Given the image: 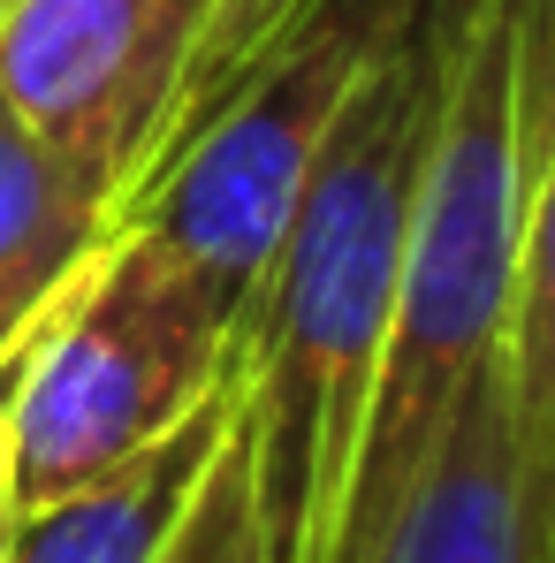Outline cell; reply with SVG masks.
<instances>
[{"mask_svg":"<svg viewBox=\"0 0 555 563\" xmlns=\"http://www.w3.org/2000/svg\"><path fill=\"white\" fill-rule=\"evenodd\" d=\"M449 62L457 54H442L426 31H396L373 46L244 312V442L275 563L335 556Z\"/></svg>","mask_w":555,"mask_h":563,"instance_id":"obj_1","label":"cell"},{"mask_svg":"<svg viewBox=\"0 0 555 563\" xmlns=\"http://www.w3.org/2000/svg\"><path fill=\"white\" fill-rule=\"evenodd\" d=\"M525 221V114H518V38L487 8L457 38L434 145L411 198L403 275L388 312V351L358 434L351 503L328 563H380L419 472L434 465L471 380L502 366V320Z\"/></svg>","mask_w":555,"mask_h":563,"instance_id":"obj_2","label":"cell"},{"mask_svg":"<svg viewBox=\"0 0 555 563\" xmlns=\"http://www.w3.org/2000/svg\"><path fill=\"white\" fill-rule=\"evenodd\" d=\"M244 351L221 289L145 229H114L0 374L15 510L62 503L198 419Z\"/></svg>","mask_w":555,"mask_h":563,"instance_id":"obj_3","label":"cell"},{"mask_svg":"<svg viewBox=\"0 0 555 563\" xmlns=\"http://www.w3.org/2000/svg\"><path fill=\"white\" fill-rule=\"evenodd\" d=\"M373 46H380V31L335 15V8L297 15L168 145V161L145 176V190L122 213L130 229L160 236L176 260H190L236 320L252 312L259 282L275 267Z\"/></svg>","mask_w":555,"mask_h":563,"instance_id":"obj_4","label":"cell"},{"mask_svg":"<svg viewBox=\"0 0 555 563\" xmlns=\"http://www.w3.org/2000/svg\"><path fill=\"white\" fill-rule=\"evenodd\" d=\"M221 0H0V99L114 206L198 107Z\"/></svg>","mask_w":555,"mask_h":563,"instance_id":"obj_5","label":"cell"},{"mask_svg":"<svg viewBox=\"0 0 555 563\" xmlns=\"http://www.w3.org/2000/svg\"><path fill=\"white\" fill-rule=\"evenodd\" d=\"M236 404H244V374L229 380L198 419H184L176 434H160L153 450H137L130 465H114L107 479L62 495V503L15 510L0 563H153L168 549L176 518H184L198 472L213 465Z\"/></svg>","mask_w":555,"mask_h":563,"instance_id":"obj_6","label":"cell"},{"mask_svg":"<svg viewBox=\"0 0 555 563\" xmlns=\"http://www.w3.org/2000/svg\"><path fill=\"white\" fill-rule=\"evenodd\" d=\"M114 229V206L0 99V374Z\"/></svg>","mask_w":555,"mask_h":563,"instance_id":"obj_7","label":"cell"},{"mask_svg":"<svg viewBox=\"0 0 555 563\" xmlns=\"http://www.w3.org/2000/svg\"><path fill=\"white\" fill-rule=\"evenodd\" d=\"M502 419L525 563H555V130L525 153V221L502 320Z\"/></svg>","mask_w":555,"mask_h":563,"instance_id":"obj_8","label":"cell"},{"mask_svg":"<svg viewBox=\"0 0 555 563\" xmlns=\"http://www.w3.org/2000/svg\"><path fill=\"white\" fill-rule=\"evenodd\" d=\"M380 563H525L518 526V465L502 419V366L471 380L434 465L419 472Z\"/></svg>","mask_w":555,"mask_h":563,"instance_id":"obj_9","label":"cell"},{"mask_svg":"<svg viewBox=\"0 0 555 563\" xmlns=\"http://www.w3.org/2000/svg\"><path fill=\"white\" fill-rule=\"evenodd\" d=\"M312 8H335L351 23H366L380 38L396 31H426L442 54H457V38L502 8L510 15V38H518V114H525V153L555 130V0H312ZM304 8V15H312Z\"/></svg>","mask_w":555,"mask_h":563,"instance_id":"obj_10","label":"cell"},{"mask_svg":"<svg viewBox=\"0 0 555 563\" xmlns=\"http://www.w3.org/2000/svg\"><path fill=\"white\" fill-rule=\"evenodd\" d=\"M153 563H275V533H267L259 479H252V442H244V404H236L213 465L198 472L184 518Z\"/></svg>","mask_w":555,"mask_h":563,"instance_id":"obj_11","label":"cell"},{"mask_svg":"<svg viewBox=\"0 0 555 563\" xmlns=\"http://www.w3.org/2000/svg\"><path fill=\"white\" fill-rule=\"evenodd\" d=\"M304 8H312V0H221V15H213V46H206V69H198V107H190V122L229 92V85L275 46ZM190 122H184V130H190Z\"/></svg>","mask_w":555,"mask_h":563,"instance_id":"obj_12","label":"cell"},{"mask_svg":"<svg viewBox=\"0 0 555 563\" xmlns=\"http://www.w3.org/2000/svg\"><path fill=\"white\" fill-rule=\"evenodd\" d=\"M15 518V479H8V411H0V526Z\"/></svg>","mask_w":555,"mask_h":563,"instance_id":"obj_13","label":"cell"},{"mask_svg":"<svg viewBox=\"0 0 555 563\" xmlns=\"http://www.w3.org/2000/svg\"><path fill=\"white\" fill-rule=\"evenodd\" d=\"M8 526H15V518H8ZM8 526H0V556H8Z\"/></svg>","mask_w":555,"mask_h":563,"instance_id":"obj_14","label":"cell"}]
</instances>
